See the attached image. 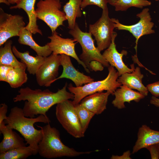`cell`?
Returning <instances> with one entry per match:
<instances>
[{"instance_id": "cell-23", "label": "cell", "mask_w": 159, "mask_h": 159, "mask_svg": "<svg viewBox=\"0 0 159 159\" xmlns=\"http://www.w3.org/2000/svg\"><path fill=\"white\" fill-rule=\"evenodd\" d=\"M81 0H69L63 7L70 29L74 28L77 18L81 17L82 12L81 9Z\"/></svg>"}, {"instance_id": "cell-8", "label": "cell", "mask_w": 159, "mask_h": 159, "mask_svg": "<svg viewBox=\"0 0 159 159\" xmlns=\"http://www.w3.org/2000/svg\"><path fill=\"white\" fill-rule=\"evenodd\" d=\"M115 28L114 23L109 17L108 8L102 10L101 16L95 23L89 25V32L94 36L100 52L110 46Z\"/></svg>"}, {"instance_id": "cell-14", "label": "cell", "mask_w": 159, "mask_h": 159, "mask_svg": "<svg viewBox=\"0 0 159 159\" xmlns=\"http://www.w3.org/2000/svg\"><path fill=\"white\" fill-rule=\"evenodd\" d=\"M60 60L63 71L61 74L56 79L55 81L62 78H67L71 80L76 87H79L94 81V79L90 77L85 75L75 68L70 56L63 54H60Z\"/></svg>"}, {"instance_id": "cell-34", "label": "cell", "mask_w": 159, "mask_h": 159, "mask_svg": "<svg viewBox=\"0 0 159 159\" xmlns=\"http://www.w3.org/2000/svg\"><path fill=\"white\" fill-rule=\"evenodd\" d=\"M131 155L130 150H128L123 153V154L120 156L113 155L110 158L111 159H130Z\"/></svg>"}, {"instance_id": "cell-27", "label": "cell", "mask_w": 159, "mask_h": 159, "mask_svg": "<svg viewBox=\"0 0 159 159\" xmlns=\"http://www.w3.org/2000/svg\"><path fill=\"white\" fill-rule=\"evenodd\" d=\"M75 107L82 128L85 133L90 120L95 114L80 103L75 105Z\"/></svg>"}, {"instance_id": "cell-4", "label": "cell", "mask_w": 159, "mask_h": 159, "mask_svg": "<svg viewBox=\"0 0 159 159\" xmlns=\"http://www.w3.org/2000/svg\"><path fill=\"white\" fill-rule=\"evenodd\" d=\"M108 69V74L103 80L93 81L79 87H74L71 83L67 87L68 90L74 95L72 102L74 105L80 103L82 99L89 95L104 90L114 95L116 90L122 84L117 81L118 73L114 67L109 66Z\"/></svg>"}, {"instance_id": "cell-22", "label": "cell", "mask_w": 159, "mask_h": 159, "mask_svg": "<svg viewBox=\"0 0 159 159\" xmlns=\"http://www.w3.org/2000/svg\"><path fill=\"white\" fill-rule=\"evenodd\" d=\"M12 42L7 40L4 46L0 48V65H5L13 68L21 67L26 66L22 62L18 61L12 51Z\"/></svg>"}, {"instance_id": "cell-7", "label": "cell", "mask_w": 159, "mask_h": 159, "mask_svg": "<svg viewBox=\"0 0 159 159\" xmlns=\"http://www.w3.org/2000/svg\"><path fill=\"white\" fill-rule=\"evenodd\" d=\"M55 114L58 121L70 135L76 138L84 136L72 101L67 100L57 104Z\"/></svg>"}, {"instance_id": "cell-1", "label": "cell", "mask_w": 159, "mask_h": 159, "mask_svg": "<svg viewBox=\"0 0 159 159\" xmlns=\"http://www.w3.org/2000/svg\"><path fill=\"white\" fill-rule=\"evenodd\" d=\"M67 83L61 89L53 92L48 89H32L29 87L21 88L19 94L13 99L14 102L25 101L22 109L25 116L34 117L35 115H43L49 118L47 112L54 105L70 99L73 100L74 95L67 90Z\"/></svg>"}, {"instance_id": "cell-19", "label": "cell", "mask_w": 159, "mask_h": 159, "mask_svg": "<svg viewBox=\"0 0 159 159\" xmlns=\"http://www.w3.org/2000/svg\"><path fill=\"white\" fill-rule=\"evenodd\" d=\"M114 95L115 98L112 104L118 109L125 108V102L130 103L132 101L138 102L145 97L139 92L135 91L124 85H121L119 88H117Z\"/></svg>"}, {"instance_id": "cell-6", "label": "cell", "mask_w": 159, "mask_h": 159, "mask_svg": "<svg viewBox=\"0 0 159 159\" xmlns=\"http://www.w3.org/2000/svg\"><path fill=\"white\" fill-rule=\"evenodd\" d=\"M61 6L60 0H40L37 4V18L45 22L52 33L67 20L65 13L61 10Z\"/></svg>"}, {"instance_id": "cell-21", "label": "cell", "mask_w": 159, "mask_h": 159, "mask_svg": "<svg viewBox=\"0 0 159 159\" xmlns=\"http://www.w3.org/2000/svg\"><path fill=\"white\" fill-rule=\"evenodd\" d=\"M32 34L24 27L19 34L18 39L19 42L20 44L29 46L38 55L46 57L52 54V51L48 44H47L42 46L38 45L34 40Z\"/></svg>"}, {"instance_id": "cell-16", "label": "cell", "mask_w": 159, "mask_h": 159, "mask_svg": "<svg viewBox=\"0 0 159 159\" xmlns=\"http://www.w3.org/2000/svg\"><path fill=\"white\" fill-rule=\"evenodd\" d=\"M111 94L107 91L97 92L84 98L80 104L95 115L102 113L106 108L108 98Z\"/></svg>"}, {"instance_id": "cell-39", "label": "cell", "mask_w": 159, "mask_h": 159, "mask_svg": "<svg viewBox=\"0 0 159 159\" xmlns=\"http://www.w3.org/2000/svg\"><path fill=\"white\" fill-rule=\"evenodd\" d=\"M156 1H159V0H155Z\"/></svg>"}, {"instance_id": "cell-25", "label": "cell", "mask_w": 159, "mask_h": 159, "mask_svg": "<svg viewBox=\"0 0 159 159\" xmlns=\"http://www.w3.org/2000/svg\"><path fill=\"white\" fill-rule=\"evenodd\" d=\"M33 155L31 147L24 146L12 149L0 153V159H25Z\"/></svg>"}, {"instance_id": "cell-10", "label": "cell", "mask_w": 159, "mask_h": 159, "mask_svg": "<svg viewBox=\"0 0 159 159\" xmlns=\"http://www.w3.org/2000/svg\"><path fill=\"white\" fill-rule=\"evenodd\" d=\"M24 18L19 15H12L5 13L0 8V46L10 38L19 37L20 32L25 27Z\"/></svg>"}, {"instance_id": "cell-36", "label": "cell", "mask_w": 159, "mask_h": 159, "mask_svg": "<svg viewBox=\"0 0 159 159\" xmlns=\"http://www.w3.org/2000/svg\"><path fill=\"white\" fill-rule=\"evenodd\" d=\"M10 4H17L21 0H7Z\"/></svg>"}, {"instance_id": "cell-18", "label": "cell", "mask_w": 159, "mask_h": 159, "mask_svg": "<svg viewBox=\"0 0 159 159\" xmlns=\"http://www.w3.org/2000/svg\"><path fill=\"white\" fill-rule=\"evenodd\" d=\"M157 143H159V131L152 129L146 125H143L139 129L138 139L133 146L132 153Z\"/></svg>"}, {"instance_id": "cell-38", "label": "cell", "mask_w": 159, "mask_h": 159, "mask_svg": "<svg viewBox=\"0 0 159 159\" xmlns=\"http://www.w3.org/2000/svg\"><path fill=\"white\" fill-rule=\"evenodd\" d=\"M0 3H3L8 6H9L10 4L7 0H0Z\"/></svg>"}, {"instance_id": "cell-37", "label": "cell", "mask_w": 159, "mask_h": 159, "mask_svg": "<svg viewBox=\"0 0 159 159\" xmlns=\"http://www.w3.org/2000/svg\"><path fill=\"white\" fill-rule=\"evenodd\" d=\"M107 2L110 4L114 6L115 3L117 0H106Z\"/></svg>"}, {"instance_id": "cell-20", "label": "cell", "mask_w": 159, "mask_h": 159, "mask_svg": "<svg viewBox=\"0 0 159 159\" xmlns=\"http://www.w3.org/2000/svg\"><path fill=\"white\" fill-rule=\"evenodd\" d=\"M12 51L14 55L26 64L27 70L30 74H35L45 61V57L37 55L33 56L27 51L24 52H20L14 46L12 47Z\"/></svg>"}, {"instance_id": "cell-28", "label": "cell", "mask_w": 159, "mask_h": 159, "mask_svg": "<svg viewBox=\"0 0 159 159\" xmlns=\"http://www.w3.org/2000/svg\"><path fill=\"white\" fill-rule=\"evenodd\" d=\"M81 8L84 9L88 5H96L103 10L108 8L106 0H81Z\"/></svg>"}, {"instance_id": "cell-15", "label": "cell", "mask_w": 159, "mask_h": 159, "mask_svg": "<svg viewBox=\"0 0 159 159\" xmlns=\"http://www.w3.org/2000/svg\"><path fill=\"white\" fill-rule=\"evenodd\" d=\"M4 121L0 124V133L3 138L0 143V153L16 148L25 146L24 139L12 129L5 125Z\"/></svg>"}, {"instance_id": "cell-33", "label": "cell", "mask_w": 159, "mask_h": 159, "mask_svg": "<svg viewBox=\"0 0 159 159\" xmlns=\"http://www.w3.org/2000/svg\"><path fill=\"white\" fill-rule=\"evenodd\" d=\"M8 106L5 103H2L0 106V124L5 119L7 116L6 113L7 111Z\"/></svg>"}, {"instance_id": "cell-30", "label": "cell", "mask_w": 159, "mask_h": 159, "mask_svg": "<svg viewBox=\"0 0 159 159\" xmlns=\"http://www.w3.org/2000/svg\"><path fill=\"white\" fill-rule=\"evenodd\" d=\"M146 148L150 152L151 159H159V143L151 145Z\"/></svg>"}, {"instance_id": "cell-31", "label": "cell", "mask_w": 159, "mask_h": 159, "mask_svg": "<svg viewBox=\"0 0 159 159\" xmlns=\"http://www.w3.org/2000/svg\"><path fill=\"white\" fill-rule=\"evenodd\" d=\"M89 66L90 70L95 72L102 71L104 69V67L102 63L96 60L91 61L89 63Z\"/></svg>"}, {"instance_id": "cell-3", "label": "cell", "mask_w": 159, "mask_h": 159, "mask_svg": "<svg viewBox=\"0 0 159 159\" xmlns=\"http://www.w3.org/2000/svg\"><path fill=\"white\" fill-rule=\"evenodd\" d=\"M43 136L38 145V153L44 158L51 159L62 157H74L89 154L92 151L79 152L65 145L62 141L59 130L49 124L41 127Z\"/></svg>"}, {"instance_id": "cell-24", "label": "cell", "mask_w": 159, "mask_h": 159, "mask_svg": "<svg viewBox=\"0 0 159 159\" xmlns=\"http://www.w3.org/2000/svg\"><path fill=\"white\" fill-rule=\"evenodd\" d=\"M26 66L21 67H11L7 74L6 82L12 88H17L21 86L26 83L28 77L25 70Z\"/></svg>"}, {"instance_id": "cell-12", "label": "cell", "mask_w": 159, "mask_h": 159, "mask_svg": "<svg viewBox=\"0 0 159 159\" xmlns=\"http://www.w3.org/2000/svg\"><path fill=\"white\" fill-rule=\"evenodd\" d=\"M60 65V55L52 54L45 57L44 62L35 74L38 85L41 86H50L57 78Z\"/></svg>"}, {"instance_id": "cell-17", "label": "cell", "mask_w": 159, "mask_h": 159, "mask_svg": "<svg viewBox=\"0 0 159 159\" xmlns=\"http://www.w3.org/2000/svg\"><path fill=\"white\" fill-rule=\"evenodd\" d=\"M144 76L141 73L139 67H136L132 72L126 73L119 76L117 81L131 89L137 90L145 97L147 96L148 91L142 83Z\"/></svg>"}, {"instance_id": "cell-13", "label": "cell", "mask_w": 159, "mask_h": 159, "mask_svg": "<svg viewBox=\"0 0 159 159\" xmlns=\"http://www.w3.org/2000/svg\"><path fill=\"white\" fill-rule=\"evenodd\" d=\"M117 35V33L113 32L111 44L105 51L102 55L111 66L116 69L119 77L125 73L132 72L135 68L134 64L130 65L131 68H129L123 61L122 57L124 55H126L127 51L123 50L120 53L117 50L115 40Z\"/></svg>"}, {"instance_id": "cell-29", "label": "cell", "mask_w": 159, "mask_h": 159, "mask_svg": "<svg viewBox=\"0 0 159 159\" xmlns=\"http://www.w3.org/2000/svg\"><path fill=\"white\" fill-rule=\"evenodd\" d=\"M146 87L153 96L157 97H159V81L149 84Z\"/></svg>"}, {"instance_id": "cell-26", "label": "cell", "mask_w": 159, "mask_h": 159, "mask_svg": "<svg viewBox=\"0 0 159 159\" xmlns=\"http://www.w3.org/2000/svg\"><path fill=\"white\" fill-rule=\"evenodd\" d=\"M151 4V2L148 0H117L114 6L116 11H124L131 7L142 9Z\"/></svg>"}, {"instance_id": "cell-11", "label": "cell", "mask_w": 159, "mask_h": 159, "mask_svg": "<svg viewBox=\"0 0 159 159\" xmlns=\"http://www.w3.org/2000/svg\"><path fill=\"white\" fill-rule=\"evenodd\" d=\"M50 42L47 43L54 55L65 54L74 59L79 64L81 65L85 70L90 73V70L77 55L75 49V44L78 43L74 39L64 38L59 36L56 31L48 37Z\"/></svg>"}, {"instance_id": "cell-40", "label": "cell", "mask_w": 159, "mask_h": 159, "mask_svg": "<svg viewBox=\"0 0 159 159\" xmlns=\"http://www.w3.org/2000/svg\"><path fill=\"white\" fill-rule=\"evenodd\" d=\"M158 22H159V20H158Z\"/></svg>"}, {"instance_id": "cell-2", "label": "cell", "mask_w": 159, "mask_h": 159, "mask_svg": "<svg viewBox=\"0 0 159 159\" xmlns=\"http://www.w3.org/2000/svg\"><path fill=\"white\" fill-rule=\"evenodd\" d=\"M25 116L22 109L17 107L12 108L9 115L4 121L7 126L18 131L33 150V155L38 153V145L43 136L42 130L35 129L34 124L37 122L49 124V118L40 115L36 118H28Z\"/></svg>"}, {"instance_id": "cell-9", "label": "cell", "mask_w": 159, "mask_h": 159, "mask_svg": "<svg viewBox=\"0 0 159 159\" xmlns=\"http://www.w3.org/2000/svg\"><path fill=\"white\" fill-rule=\"evenodd\" d=\"M148 8L143 9L136 16L140 19L139 21L130 25H124L120 23L118 19L112 18L115 28L119 30H125L129 32L136 39L135 48L137 52V44L139 39L143 36L155 33L153 28L154 23L152 21V18Z\"/></svg>"}, {"instance_id": "cell-32", "label": "cell", "mask_w": 159, "mask_h": 159, "mask_svg": "<svg viewBox=\"0 0 159 159\" xmlns=\"http://www.w3.org/2000/svg\"><path fill=\"white\" fill-rule=\"evenodd\" d=\"M12 67L5 65H0V81L6 82L7 74Z\"/></svg>"}, {"instance_id": "cell-5", "label": "cell", "mask_w": 159, "mask_h": 159, "mask_svg": "<svg viewBox=\"0 0 159 159\" xmlns=\"http://www.w3.org/2000/svg\"><path fill=\"white\" fill-rule=\"evenodd\" d=\"M69 33L80 44L82 52L79 58L90 70L89 63L93 60L99 61L105 67H108L109 66L108 63L95 46L94 40L93 39L90 33L81 31L76 22L74 29H70Z\"/></svg>"}, {"instance_id": "cell-35", "label": "cell", "mask_w": 159, "mask_h": 159, "mask_svg": "<svg viewBox=\"0 0 159 159\" xmlns=\"http://www.w3.org/2000/svg\"><path fill=\"white\" fill-rule=\"evenodd\" d=\"M151 104L154 105L159 107V99L154 96H153L151 98L150 101Z\"/></svg>"}]
</instances>
